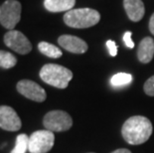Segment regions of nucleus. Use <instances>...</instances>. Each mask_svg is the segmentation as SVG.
I'll return each instance as SVG.
<instances>
[{
	"instance_id": "9b49d317",
	"label": "nucleus",
	"mask_w": 154,
	"mask_h": 153,
	"mask_svg": "<svg viewBox=\"0 0 154 153\" xmlns=\"http://www.w3.org/2000/svg\"><path fill=\"white\" fill-rule=\"evenodd\" d=\"M123 6L131 21L138 22L143 18L145 8L141 0H123Z\"/></svg>"
},
{
	"instance_id": "f03ea898",
	"label": "nucleus",
	"mask_w": 154,
	"mask_h": 153,
	"mask_svg": "<svg viewBox=\"0 0 154 153\" xmlns=\"http://www.w3.org/2000/svg\"><path fill=\"white\" fill-rule=\"evenodd\" d=\"M100 20V14L94 9L79 8L72 9L64 15V22L67 26L77 29L93 27Z\"/></svg>"
},
{
	"instance_id": "dca6fc26",
	"label": "nucleus",
	"mask_w": 154,
	"mask_h": 153,
	"mask_svg": "<svg viewBox=\"0 0 154 153\" xmlns=\"http://www.w3.org/2000/svg\"><path fill=\"white\" fill-rule=\"evenodd\" d=\"M17 64V59L14 55L9 52L0 50V68L3 69H11Z\"/></svg>"
},
{
	"instance_id": "f3484780",
	"label": "nucleus",
	"mask_w": 154,
	"mask_h": 153,
	"mask_svg": "<svg viewBox=\"0 0 154 153\" xmlns=\"http://www.w3.org/2000/svg\"><path fill=\"white\" fill-rule=\"evenodd\" d=\"M132 76L130 74L126 73H119L112 76L110 79V84L113 87H123L131 83Z\"/></svg>"
},
{
	"instance_id": "4468645a",
	"label": "nucleus",
	"mask_w": 154,
	"mask_h": 153,
	"mask_svg": "<svg viewBox=\"0 0 154 153\" xmlns=\"http://www.w3.org/2000/svg\"><path fill=\"white\" fill-rule=\"evenodd\" d=\"M38 49L43 55L49 58H53V59H58L63 55L62 51L58 47H56L53 44L47 43V42H40L38 45Z\"/></svg>"
},
{
	"instance_id": "0eeeda50",
	"label": "nucleus",
	"mask_w": 154,
	"mask_h": 153,
	"mask_svg": "<svg viewBox=\"0 0 154 153\" xmlns=\"http://www.w3.org/2000/svg\"><path fill=\"white\" fill-rule=\"evenodd\" d=\"M4 43L8 48L20 55H26L32 50V44L27 37L17 30H9L4 35Z\"/></svg>"
},
{
	"instance_id": "1a4fd4ad",
	"label": "nucleus",
	"mask_w": 154,
	"mask_h": 153,
	"mask_svg": "<svg viewBox=\"0 0 154 153\" xmlns=\"http://www.w3.org/2000/svg\"><path fill=\"white\" fill-rule=\"evenodd\" d=\"M21 126V119L12 107L0 106V128L7 131H17Z\"/></svg>"
},
{
	"instance_id": "f8f14e48",
	"label": "nucleus",
	"mask_w": 154,
	"mask_h": 153,
	"mask_svg": "<svg viewBox=\"0 0 154 153\" xmlns=\"http://www.w3.org/2000/svg\"><path fill=\"white\" fill-rule=\"evenodd\" d=\"M154 56V40L151 37H146L140 42L137 51V58L143 64L149 63Z\"/></svg>"
},
{
	"instance_id": "412c9836",
	"label": "nucleus",
	"mask_w": 154,
	"mask_h": 153,
	"mask_svg": "<svg viewBox=\"0 0 154 153\" xmlns=\"http://www.w3.org/2000/svg\"><path fill=\"white\" fill-rule=\"evenodd\" d=\"M149 30L154 35V13L151 15L150 20H149Z\"/></svg>"
},
{
	"instance_id": "2eb2a0df",
	"label": "nucleus",
	"mask_w": 154,
	"mask_h": 153,
	"mask_svg": "<svg viewBox=\"0 0 154 153\" xmlns=\"http://www.w3.org/2000/svg\"><path fill=\"white\" fill-rule=\"evenodd\" d=\"M27 150H29V136L22 133L17 136L15 146L10 153H26Z\"/></svg>"
},
{
	"instance_id": "a211bd4d",
	"label": "nucleus",
	"mask_w": 154,
	"mask_h": 153,
	"mask_svg": "<svg viewBox=\"0 0 154 153\" xmlns=\"http://www.w3.org/2000/svg\"><path fill=\"white\" fill-rule=\"evenodd\" d=\"M143 90H144V93H145L147 96H154V76L150 77L149 79L146 81L145 84H144Z\"/></svg>"
},
{
	"instance_id": "f257e3e1",
	"label": "nucleus",
	"mask_w": 154,
	"mask_h": 153,
	"mask_svg": "<svg viewBox=\"0 0 154 153\" xmlns=\"http://www.w3.org/2000/svg\"><path fill=\"white\" fill-rule=\"evenodd\" d=\"M151 121L141 115H134L124 122L121 129L122 137L131 145H139L146 142L152 134Z\"/></svg>"
},
{
	"instance_id": "20e7f679",
	"label": "nucleus",
	"mask_w": 154,
	"mask_h": 153,
	"mask_svg": "<svg viewBox=\"0 0 154 153\" xmlns=\"http://www.w3.org/2000/svg\"><path fill=\"white\" fill-rule=\"evenodd\" d=\"M21 19V4L17 0H6L0 6V23L8 30H13Z\"/></svg>"
},
{
	"instance_id": "5701e85b",
	"label": "nucleus",
	"mask_w": 154,
	"mask_h": 153,
	"mask_svg": "<svg viewBox=\"0 0 154 153\" xmlns=\"http://www.w3.org/2000/svg\"><path fill=\"white\" fill-rule=\"evenodd\" d=\"M91 153H93V152H91Z\"/></svg>"
},
{
	"instance_id": "9d476101",
	"label": "nucleus",
	"mask_w": 154,
	"mask_h": 153,
	"mask_svg": "<svg viewBox=\"0 0 154 153\" xmlns=\"http://www.w3.org/2000/svg\"><path fill=\"white\" fill-rule=\"evenodd\" d=\"M59 45L74 54H84L88 51V44L81 38L72 35H62L58 39Z\"/></svg>"
},
{
	"instance_id": "4be33fe9",
	"label": "nucleus",
	"mask_w": 154,
	"mask_h": 153,
	"mask_svg": "<svg viewBox=\"0 0 154 153\" xmlns=\"http://www.w3.org/2000/svg\"><path fill=\"white\" fill-rule=\"evenodd\" d=\"M111 153H131L128 149H125V148H120V149H117V150L111 152Z\"/></svg>"
},
{
	"instance_id": "6e6552de",
	"label": "nucleus",
	"mask_w": 154,
	"mask_h": 153,
	"mask_svg": "<svg viewBox=\"0 0 154 153\" xmlns=\"http://www.w3.org/2000/svg\"><path fill=\"white\" fill-rule=\"evenodd\" d=\"M17 90L22 96L37 103H43L46 100L47 94L45 90L37 83L30 80H21L17 84Z\"/></svg>"
},
{
	"instance_id": "aec40b11",
	"label": "nucleus",
	"mask_w": 154,
	"mask_h": 153,
	"mask_svg": "<svg viewBox=\"0 0 154 153\" xmlns=\"http://www.w3.org/2000/svg\"><path fill=\"white\" fill-rule=\"evenodd\" d=\"M106 47L109 49V55L111 57H116V54H117V47H116V44L114 43L113 41L109 40L106 42Z\"/></svg>"
},
{
	"instance_id": "7ed1b4c3",
	"label": "nucleus",
	"mask_w": 154,
	"mask_h": 153,
	"mask_svg": "<svg viewBox=\"0 0 154 153\" xmlns=\"http://www.w3.org/2000/svg\"><path fill=\"white\" fill-rule=\"evenodd\" d=\"M40 78L43 82L58 89H66L73 79V73L61 65L46 64L40 71Z\"/></svg>"
},
{
	"instance_id": "423d86ee",
	"label": "nucleus",
	"mask_w": 154,
	"mask_h": 153,
	"mask_svg": "<svg viewBox=\"0 0 154 153\" xmlns=\"http://www.w3.org/2000/svg\"><path fill=\"white\" fill-rule=\"evenodd\" d=\"M55 135L50 130H38L29 136V152L47 153L53 148Z\"/></svg>"
},
{
	"instance_id": "6ab92c4d",
	"label": "nucleus",
	"mask_w": 154,
	"mask_h": 153,
	"mask_svg": "<svg viewBox=\"0 0 154 153\" xmlns=\"http://www.w3.org/2000/svg\"><path fill=\"white\" fill-rule=\"evenodd\" d=\"M131 35H132V33L130 31L125 32L124 35H123L124 44H125V46L127 48H130V49L134 48V43H133V41H132V39H131Z\"/></svg>"
},
{
	"instance_id": "39448f33",
	"label": "nucleus",
	"mask_w": 154,
	"mask_h": 153,
	"mask_svg": "<svg viewBox=\"0 0 154 153\" xmlns=\"http://www.w3.org/2000/svg\"><path fill=\"white\" fill-rule=\"evenodd\" d=\"M43 124L52 132H62L69 130L73 125L71 115L63 110H52L44 116Z\"/></svg>"
},
{
	"instance_id": "ddd939ff",
	"label": "nucleus",
	"mask_w": 154,
	"mask_h": 153,
	"mask_svg": "<svg viewBox=\"0 0 154 153\" xmlns=\"http://www.w3.org/2000/svg\"><path fill=\"white\" fill-rule=\"evenodd\" d=\"M76 4V0H44V6L50 12L70 11Z\"/></svg>"
}]
</instances>
